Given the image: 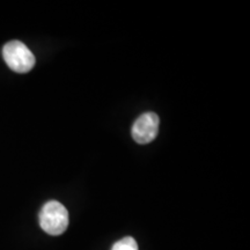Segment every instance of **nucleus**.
I'll return each mask as SVG.
<instances>
[{
    "label": "nucleus",
    "mask_w": 250,
    "mask_h": 250,
    "mask_svg": "<svg viewBox=\"0 0 250 250\" xmlns=\"http://www.w3.org/2000/svg\"><path fill=\"white\" fill-rule=\"evenodd\" d=\"M111 250H138V245L133 237L125 236L115 243Z\"/></svg>",
    "instance_id": "obj_4"
},
{
    "label": "nucleus",
    "mask_w": 250,
    "mask_h": 250,
    "mask_svg": "<svg viewBox=\"0 0 250 250\" xmlns=\"http://www.w3.org/2000/svg\"><path fill=\"white\" fill-rule=\"evenodd\" d=\"M160 120L154 112H145L137 118L132 126V138L138 144H148L156 138Z\"/></svg>",
    "instance_id": "obj_3"
},
{
    "label": "nucleus",
    "mask_w": 250,
    "mask_h": 250,
    "mask_svg": "<svg viewBox=\"0 0 250 250\" xmlns=\"http://www.w3.org/2000/svg\"><path fill=\"white\" fill-rule=\"evenodd\" d=\"M40 225L50 235H61L68 226V212L62 203L50 201L40 212Z\"/></svg>",
    "instance_id": "obj_1"
},
{
    "label": "nucleus",
    "mask_w": 250,
    "mask_h": 250,
    "mask_svg": "<svg viewBox=\"0 0 250 250\" xmlns=\"http://www.w3.org/2000/svg\"><path fill=\"white\" fill-rule=\"evenodd\" d=\"M2 56L6 64L12 71L18 73H27L35 65V56L29 48L20 41H11L2 49Z\"/></svg>",
    "instance_id": "obj_2"
}]
</instances>
